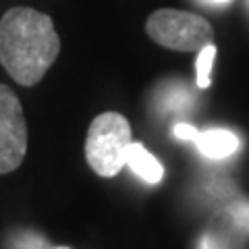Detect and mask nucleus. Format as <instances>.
<instances>
[{
    "mask_svg": "<svg viewBox=\"0 0 249 249\" xmlns=\"http://www.w3.org/2000/svg\"><path fill=\"white\" fill-rule=\"evenodd\" d=\"M58 54L60 37L48 15L13 6L0 17V65L19 85H37Z\"/></svg>",
    "mask_w": 249,
    "mask_h": 249,
    "instance_id": "f257e3e1",
    "label": "nucleus"
},
{
    "mask_svg": "<svg viewBox=\"0 0 249 249\" xmlns=\"http://www.w3.org/2000/svg\"><path fill=\"white\" fill-rule=\"evenodd\" d=\"M133 143L131 124L121 112H102L91 121L85 139V160L98 177H116L127 166V150Z\"/></svg>",
    "mask_w": 249,
    "mask_h": 249,
    "instance_id": "f03ea898",
    "label": "nucleus"
},
{
    "mask_svg": "<svg viewBox=\"0 0 249 249\" xmlns=\"http://www.w3.org/2000/svg\"><path fill=\"white\" fill-rule=\"evenodd\" d=\"M145 34L162 48L177 52H199L214 44L212 25L189 11L158 9L145 21Z\"/></svg>",
    "mask_w": 249,
    "mask_h": 249,
    "instance_id": "7ed1b4c3",
    "label": "nucleus"
},
{
    "mask_svg": "<svg viewBox=\"0 0 249 249\" xmlns=\"http://www.w3.org/2000/svg\"><path fill=\"white\" fill-rule=\"evenodd\" d=\"M27 154V121L19 96L0 83V175L17 170Z\"/></svg>",
    "mask_w": 249,
    "mask_h": 249,
    "instance_id": "20e7f679",
    "label": "nucleus"
},
{
    "mask_svg": "<svg viewBox=\"0 0 249 249\" xmlns=\"http://www.w3.org/2000/svg\"><path fill=\"white\" fill-rule=\"evenodd\" d=\"M127 166L133 170L137 177H142L145 183H160L162 177H164V168L154 156L145 150L143 143L133 142L127 150Z\"/></svg>",
    "mask_w": 249,
    "mask_h": 249,
    "instance_id": "39448f33",
    "label": "nucleus"
},
{
    "mask_svg": "<svg viewBox=\"0 0 249 249\" xmlns=\"http://www.w3.org/2000/svg\"><path fill=\"white\" fill-rule=\"evenodd\" d=\"M196 143L201 150V154H206L208 158H227L239 147V139L231 131L212 129L206 131V133H199Z\"/></svg>",
    "mask_w": 249,
    "mask_h": 249,
    "instance_id": "423d86ee",
    "label": "nucleus"
},
{
    "mask_svg": "<svg viewBox=\"0 0 249 249\" xmlns=\"http://www.w3.org/2000/svg\"><path fill=\"white\" fill-rule=\"evenodd\" d=\"M216 58V46L208 44L206 48H201L197 52V60H196V69H197V88L208 89L210 88V73H212V65Z\"/></svg>",
    "mask_w": 249,
    "mask_h": 249,
    "instance_id": "0eeeda50",
    "label": "nucleus"
},
{
    "mask_svg": "<svg viewBox=\"0 0 249 249\" xmlns=\"http://www.w3.org/2000/svg\"><path fill=\"white\" fill-rule=\"evenodd\" d=\"M175 137L196 142V139L199 137V131L196 127H191V124H187V123H178V124H175Z\"/></svg>",
    "mask_w": 249,
    "mask_h": 249,
    "instance_id": "6e6552de",
    "label": "nucleus"
},
{
    "mask_svg": "<svg viewBox=\"0 0 249 249\" xmlns=\"http://www.w3.org/2000/svg\"><path fill=\"white\" fill-rule=\"evenodd\" d=\"M210 2H220L222 4V2H231V0H210Z\"/></svg>",
    "mask_w": 249,
    "mask_h": 249,
    "instance_id": "1a4fd4ad",
    "label": "nucleus"
},
{
    "mask_svg": "<svg viewBox=\"0 0 249 249\" xmlns=\"http://www.w3.org/2000/svg\"><path fill=\"white\" fill-rule=\"evenodd\" d=\"M60 249H62V247H60Z\"/></svg>",
    "mask_w": 249,
    "mask_h": 249,
    "instance_id": "9d476101",
    "label": "nucleus"
}]
</instances>
